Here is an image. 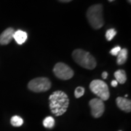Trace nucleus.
I'll list each match as a JSON object with an SVG mask.
<instances>
[{"instance_id":"1","label":"nucleus","mask_w":131,"mask_h":131,"mask_svg":"<svg viewBox=\"0 0 131 131\" xmlns=\"http://www.w3.org/2000/svg\"><path fill=\"white\" fill-rule=\"evenodd\" d=\"M49 101L51 112L56 117L65 114L69 105L68 95L61 90H57L52 93L49 97Z\"/></svg>"},{"instance_id":"2","label":"nucleus","mask_w":131,"mask_h":131,"mask_svg":"<svg viewBox=\"0 0 131 131\" xmlns=\"http://www.w3.org/2000/svg\"><path fill=\"white\" fill-rule=\"evenodd\" d=\"M87 18L90 26L94 29L101 28L104 24L103 16V6L94 5L87 10Z\"/></svg>"},{"instance_id":"3","label":"nucleus","mask_w":131,"mask_h":131,"mask_svg":"<svg viewBox=\"0 0 131 131\" xmlns=\"http://www.w3.org/2000/svg\"><path fill=\"white\" fill-rule=\"evenodd\" d=\"M72 57L74 61L84 69L92 70L96 67V61L93 56L88 52L77 49L72 53Z\"/></svg>"},{"instance_id":"4","label":"nucleus","mask_w":131,"mask_h":131,"mask_svg":"<svg viewBox=\"0 0 131 131\" xmlns=\"http://www.w3.org/2000/svg\"><path fill=\"white\" fill-rule=\"evenodd\" d=\"M90 89L103 101H107L109 98L110 93L108 85L102 80H93L90 84Z\"/></svg>"},{"instance_id":"5","label":"nucleus","mask_w":131,"mask_h":131,"mask_svg":"<svg viewBox=\"0 0 131 131\" xmlns=\"http://www.w3.org/2000/svg\"><path fill=\"white\" fill-rule=\"evenodd\" d=\"M28 88L30 90L35 93L46 92L51 88V82L46 77L35 78L28 82Z\"/></svg>"},{"instance_id":"6","label":"nucleus","mask_w":131,"mask_h":131,"mask_svg":"<svg viewBox=\"0 0 131 131\" xmlns=\"http://www.w3.org/2000/svg\"><path fill=\"white\" fill-rule=\"evenodd\" d=\"M53 72L58 78L63 80H70L74 76V71L63 63H58L54 66Z\"/></svg>"},{"instance_id":"7","label":"nucleus","mask_w":131,"mask_h":131,"mask_svg":"<svg viewBox=\"0 0 131 131\" xmlns=\"http://www.w3.org/2000/svg\"><path fill=\"white\" fill-rule=\"evenodd\" d=\"M90 106L91 108V114L95 118H99L103 115L105 106L102 100L100 98H93L90 101Z\"/></svg>"},{"instance_id":"8","label":"nucleus","mask_w":131,"mask_h":131,"mask_svg":"<svg viewBox=\"0 0 131 131\" xmlns=\"http://www.w3.org/2000/svg\"><path fill=\"white\" fill-rule=\"evenodd\" d=\"M15 30L13 28H7L0 34V45H8L13 39Z\"/></svg>"},{"instance_id":"9","label":"nucleus","mask_w":131,"mask_h":131,"mask_svg":"<svg viewBox=\"0 0 131 131\" xmlns=\"http://www.w3.org/2000/svg\"><path fill=\"white\" fill-rule=\"evenodd\" d=\"M116 103L118 107L121 110L125 112H130L131 111V101L127 98L122 97H118L116 99Z\"/></svg>"},{"instance_id":"10","label":"nucleus","mask_w":131,"mask_h":131,"mask_svg":"<svg viewBox=\"0 0 131 131\" xmlns=\"http://www.w3.org/2000/svg\"><path fill=\"white\" fill-rule=\"evenodd\" d=\"M27 38H28L27 33L22 30H18L15 31L13 34V39L18 45H23L26 41Z\"/></svg>"},{"instance_id":"11","label":"nucleus","mask_w":131,"mask_h":131,"mask_svg":"<svg viewBox=\"0 0 131 131\" xmlns=\"http://www.w3.org/2000/svg\"><path fill=\"white\" fill-rule=\"evenodd\" d=\"M127 53H128V52L126 48L121 49L120 52L117 55V63L118 65H122L126 62L127 59Z\"/></svg>"},{"instance_id":"12","label":"nucleus","mask_w":131,"mask_h":131,"mask_svg":"<svg viewBox=\"0 0 131 131\" xmlns=\"http://www.w3.org/2000/svg\"><path fill=\"white\" fill-rule=\"evenodd\" d=\"M114 77L117 82L120 84L125 83L127 80L126 73L124 70H117L114 72Z\"/></svg>"},{"instance_id":"13","label":"nucleus","mask_w":131,"mask_h":131,"mask_svg":"<svg viewBox=\"0 0 131 131\" xmlns=\"http://www.w3.org/2000/svg\"><path fill=\"white\" fill-rule=\"evenodd\" d=\"M11 125L14 127H20L24 124V119L19 116H13L10 119Z\"/></svg>"},{"instance_id":"14","label":"nucleus","mask_w":131,"mask_h":131,"mask_svg":"<svg viewBox=\"0 0 131 131\" xmlns=\"http://www.w3.org/2000/svg\"><path fill=\"white\" fill-rule=\"evenodd\" d=\"M43 125L46 128L51 129L55 125V120L52 117H47L43 120Z\"/></svg>"},{"instance_id":"15","label":"nucleus","mask_w":131,"mask_h":131,"mask_svg":"<svg viewBox=\"0 0 131 131\" xmlns=\"http://www.w3.org/2000/svg\"><path fill=\"white\" fill-rule=\"evenodd\" d=\"M116 34H117V31L114 28H110L107 30V31L106 33V38L108 41H111L112 40L113 38L115 37Z\"/></svg>"},{"instance_id":"16","label":"nucleus","mask_w":131,"mask_h":131,"mask_svg":"<svg viewBox=\"0 0 131 131\" xmlns=\"http://www.w3.org/2000/svg\"><path fill=\"white\" fill-rule=\"evenodd\" d=\"M84 93V88L82 87H77L74 90V96L77 98L82 97Z\"/></svg>"},{"instance_id":"17","label":"nucleus","mask_w":131,"mask_h":131,"mask_svg":"<svg viewBox=\"0 0 131 131\" xmlns=\"http://www.w3.org/2000/svg\"><path fill=\"white\" fill-rule=\"evenodd\" d=\"M121 50V47L119 46H117V47H114L113 49L111 50L110 51V53L112 55V56H117V55L119 54V52Z\"/></svg>"},{"instance_id":"18","label":"nucleus","mask_w":131,"mask_h":131,"mask_svg":"<svg viewBox=\"0 0 131 131\" xmlns=\"http://www.w3.org/2000/svg\"><path fill=\"white\" fill-rule=\"evenodd\" d=\"M117 84H118V82H117L116 80H113L112 82V87H114V88L117 87Z\"/></svg>"},{"instance_id":"19","label":"nucleus","mask_w":131,"mask_h":131,"mask_svg":"<svg viewBox=\"0 0 131 131\" xmlns=\"http://www.w3.org/2000/svg\"><path fill=\"white\" fill-rule=\"evenodd\" d=\"M107 77H108V73L107 72H106V71H104V72H103L102 73V78L103 79H106L107 78Z\"/></svg>"},{"instance_id":"20","label":"nucleus","mask_w":131,"mask_h":131,"mask_svg":"<svg viewBox=\"0 0 131 131\" xmlns=\"http://www.w3.org/2000/svg\"><path fill=\"white\" fill-rule=\"evenodd\" d=\"M58 1H60L61 2H69L72 1V0H58Z\"/></svg>"},{"instance_id":"21","label":"nucleus","mask_w":131,"mask_h":131,"mask_svg":"<svg viewBox=\"0 0 131 131\" xmlns=\"http://www.w3.org/2000/svg\"><path fill=\"white\" fill-rule=\"evenodd\" d=\"M114 0H108V2H114Z\"/></svg>"},{"instance_id":"22","label":"nucleus","mask_w":131,"mask_h":131,"mask_svg":"<svg viewBox=\"0 0 131 131\" xmlns=\"http://www.w3.org/2000/svg\"><path fill=\"white\" fill-rule=\"evenodd\" d=\"M127 2H128L129 3H130V2H131V0H127Z\"/></svg>"},{"instance_id":"23","label":"nucleus","mask_w":131,"mask_h":131,"mask_svg":"<svg viewBox=\"0 0 131 131\" xmlns=\"http://www.w3.org/2000/svg\"><path fill=\"white\" fill-rule=\"evenodd\" d=\"M119 131H122V130H119Z\"/></svg>"}]
</instances>
